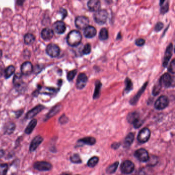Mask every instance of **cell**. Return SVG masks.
Here are the masks:
<instances>
[{"instance_id": "cell-34", "label": "cell", "mask_w": 175, "mask_h": 175, "mask_svg": "<svg viewBox=\"0 0 175 175\" xmlns=\"http://www.w3.org/2000/svg\"><path fill=\"white\" fill-rule=\"evenodd\" d=\"M119 165L118 162H116L115 163L113 164L107 168V172L108 174H113L116 172Z\"/></svg>"}, {"instance_id": "cell-3", "label": "cell", "mask_w": 175, "mask_h": 175, "mask_svg": "<svg viewBox=\"0 0 175 175\" xmlns=\"http://www.w3.org/2000/svg\"><path fill=\"white\" fill-rule=\"evenodd\" d=\"M108 12L105 9L99 10L93 14V19L95 23L102 25L106 22L108 19Z\"/></svg>"}, {"instance_id": "cell-42", "label": "cell", "mask_w": 175, "mask_h": 175, "mask_svg": "<svg viewBox=\"0 0 175 175\" xmlns=\"http://www.w3.org/2000/svg\"><path fill=\"white\" fill-rule=\"evenodd\" d=\"M164 26L163 23L161 22H159L156 24L155 27V30L156 32H160L161 30Z\"/></svg>"}, {"instance_id": "cell-13", "label": "cell", "mask_w": 175, "mask_h": 175, "mask_svg": "<svg viewBox=\"0 0 175 175\" xmlns=\"http://www.w3.org/2000/svg\"><path fill=\"white\" fill-rule=\"evenodd\" d=\"M88 81V78L87 75L84 73H80L78 76L77 82H76V87L79 89H83L86 86L87 82Z\"/></svg>"}, {"instance_id": "cell-35", "label": "cell", "mask_w": 175, "mask_h": 175, "mask_svg": "<svg viewBox=\"0 0 175 175\" xmlns=\"http://www.w3.org/2000/svg\"><path fill=\"white\" fill-rule=\"evenodd\" d=\"M15 128L16 126L14 123H8L5 128V132L7 133V134H12V132H14Z\"/></svg>"}, {"instance_id": "cell-16", "label": "cell", "mask_w": 175, "mask_h": 175, "mask_svg": "<svg viewBox=\"0 0 175 175\" xmlns=\"http://www.w3.org/2000/svg\"><path fill=\"white\" fill-rule=\"evenodd\" d=\"M43 140V139L41 136H37L34 139L32 140V142L30 143V152H33L36 150V148L41 144Z\"/></svg>"}, {"instance_id": "cell-47", "label": "cell", "mask_w": 175, "mask_h": 175, "mask_svg": "<svg viewBox=\"0 0 175 175\" xmlns=\"http://www.w3.org/2000/svg\"><path fill=\"white\" fill-rule=\"evenodd\" d=\"M4 155V152L3 150H0V157H2Z\"/></svg>"}, {"instance_id": "cell-22", "label": "cell", "mask_w": 175, "mask_h": 175, "mask_svg": "<svg viewBox=\"0 0 175 175\" xmlns=\"http://www.w3.org/2000/svg\"><path fill=\"white\" fill-rule=\"evenodd\" d=\"M97 34V30L95 27L92 26H87L84 30V36L86 38H93Z\"/></svg>"}, {"instance_id": "cell-43", "label": "cell", "mask_w": 175, "mask_h": 175, "mask_svg": "<svg viewBox=\"0 0 175 175\" xmlns=\"http://www.w3.org/2000/svg\"><path fill=\"white\" fill-rule=\"evenodd\" d=\"M145 43V40L142 38H139L137 39L135 41V44L138 46H142Z\"/></svg>"}, {"instance_id": "cell-39", "label": "cell", "mask_w": 175, "mask_h": 175, "mask_svg": "<svg viewBox=\"0 0 175 175\" xmlns=\"http://www.w3.org/2000/svg\"><path fill=\"white\" fill-rule=\"evenodd\" d=\"M77 73V71L76 69L73 70V71H70L68 72L67 75V78L69 81H71L75 77V75Z\"/></svg>"}, {"instance_id": "cell-38", "label": "cell", "mask_w": 175, "mask_h": 175, "mask_svg": "<svg viewBox=\"0 0 175 175\" xmlns=\"http://www.w3.org/2000/svg\"><path fill=\"white\" fill-rule=\"evenodd\" d=\"M8 171L7 164H2L0 165V175H6Z\"/></svg>"}, {"instance_id": "cell-36", "label": "cell", "mask_w": 175, "mask_h": 175, "mask_svg": "<svg viewBox=\"0 0 175 175\" xmlns=\"http://www.w3.org/2000/svg\"><path fill=\"white\" fill-rule=\"evenodd\" d=\"M162 86L161 84L160 83V82H157L156 84H155L154 86L152 89V95H157L160 93V91L161 89Z\"/></svg>"}, {"instance_id": "cell-12", "label": "cell", "mask_w": 175, "mask_h": 175, "mask_svg": "<svg viewBox=\"0 0 175 175\" xmlns=\"http://www.w3.org/2000/svg\"><path fill=\"white\" fill-rule=\"evenodd\" d=\"M173 44H170V45L166 48V51L164 56L163 60V66L166 67L168 65V62L171 59V57L173 55Z\"/></svg>"}, {"instance_id": "cell-50", "label": "cell", "mask_w": 175, "mask_h": 175, "mask_svg": "<svg viewBox=\"0 0 175 175\" xmlns=\"http://www.w3.org/2000/svg\"><path fill=\"white\" fill-rule=\"evenodd\" d=\"M68 175V174H65V175Z\"/></svg>"}, {"instance_id": "cell-26", "label": "cell", "mask_w": 175, "mask_h": 175, "mask_svg": "<svg viewBox=\"0 0 175 175\" xmlns=\"http://www.w3.org/2000/svg\"><path fill=\"white\" fill-rule=\"evenodd\" d=\"M95 89L93 93V98L94 99H97L99 97L100 95L101 89L102 87V83L100 81H97L95 82Z\"/></svg>"}, {"instance_id": "cell-10", "label": "cell", "mask_w": 175, "mask_h": 175, "mask_svg": "<svg viewBox=\"0 0 175 175\" xmlns=\"http://www.w3.org/2000/svg\"><path fill=\"white\" fill-rule=\"evenodd\" d=\"M159 82L162 87L168 88L172 86V84L173 83V79L171 75L169 73H165L163 75H162L161 77L159 80Z\"/></svg>"}, {"instance_id": "cell-23", "label": "cell", "mask_w": 175, "mask_h": 175, "mask_svg": "<svg viewBox=\"0 0 175 175\" xmlns=\"http://www.w3.org/2000/svg\"><path fill=\"white\" fill-rule=\"evenodd\" d=\"M78 142L80 143H83L84 144L88 145H93L96 142V140L93 137H88L84 138L83 139H80L78 140Z\"/></svg>"}, {"instance_id": "cell-45", "label": "cell", "mask_w": 175, "mask_h": 175, "mask_svg": "<svg viewBox=\"0 0 175 175\" xmlns=\"http://www.w3.org/2000/svg\"><path fill=\"white\" fill-rule=\"evenodd\" d=\"M120 146V143H118V142H115L114 143L111 145V148H113L114 150H117L119 148Z\"/></svg>"}, {"instance_id": "cell-32", "label": "cell", "mask_w": 175, "mask_h": 175, "mask_svg": "<svg viewBox=\"0 0 175 175\" xmlns=\"http://www.w3.org/2000/svg\"><path fill=\"white\" fill-rule=\"evenodd\" d=\"M60 108H61V106L60 105H58V106L54 107L48 114L46 116V118L48 119H49L50 118H51L53 116H55L56 114H57L59 111Z\"/></svg>"}, {"instance_id": "cell-5", "label": "cell", "mask_w": 175, "mask_h": 175, "mask_svg": "<svg viewBox=\"0 0 175 175\" xmlns=\"http://www.w3.org/2000/svg\"><path fill=\"white\" fill-rule=\"evenodd\" d=\"M169 104V100L166 95H161L155 102L154 106L156 109L162 110L165 109Z\"/></svg>"}, {"instance_id": "cell-20", "label": "cell", "mask_w": 175, "mask_h": 175, "mask_svg": "<svg viewBox=\"0 0 175 175\" xmlns=\"http://www.w3.org/2000/svg\"><path fill=\"white\" fill-rule=\"evenodd\" d=\"M54 36V30L48 28H44L41 32V37L44 40H46V41L49 40L50 39H52Z\"/></svg>"}, {"instance_id": "cell-4", "label": "cell", "mask_w": 175, "mask_h": 175, "mask_svg": "<svg viewBox=\"0 0 175 175\" xmlns=\"http://www.w3.org/2000/svg\"><path fill=\"white\" fill-rule=\"evenodd\" d=\"M89 21L87 17L85 16H79L75 20V25L78 29L83 30L89 26Z\"/></svg>"}, {"instance_id": "cell-41", "label": "cell", "mask_w": 175, "mask_h": 175, "mask_svg": "<svg viewBox=\"0 0 175 175\" xmlns=\"http://www.w3.org/2000/svg\"><path fill=\"white\" fill-rule=\"evenodd\" d=\"M175 59H173L172 60V61L171 62V63L170 64V65L168 67V71L170 72V73L174 74L175 73Z\"/></svg>"}, {"instance_id": "cell-21", "label": "cell", "mask_w": 175, "mask_h": 175, "mask_svg": "<svg viewBox=\"0 0 175 175\" xmlns=\"http://www.w3.org/2000/svg\"><path fill=\"white\" fill-rule=\"evenodd\" d=\"M13 83H14V86L16 87V89H21V87H23L24 83H23V79L22 77V75L20 73H16L14 76V79H13Z\"/></svg>"}, {"instance_id": "cell-24", "label": "cell", "mask_w": 175, "mask_h": 175, "mask_svg": "<svg viewBox=\"0 0 175 175\" xmlns=\"http://www.w3.org/2000/svg\"><path fill=\"white\" fill-rule=\"evenodd\" d=\"M37 124V120L34 119H32L30 123L28 124L27 127L25 129V132L26 134H30L34 130Z\"/></svg>"}, {"instance_id": "cell-6", "label": "cell", "mask_w": 175, "mask_h": 175, "mask_svg": "<svg viewBox=\"0 0 175 175\" xmlns=\"http://www.w3.org/2000/svg\"><path fill=\"white\" fill-rule=\"evenodd\" d=\"M134 164L130 160H126L121 165V171L124 174H131L134 172Z\"/></svg>"}, {"instance_id": "cell-9", "label": "cell", "mask_w": 175, "mask_h": 175, "mask_svg": "<svg viewBox=\"0 0 175 175\" xmlns=\"http://www.w3.org/2000/svg\"><path fill=\"white\" fill-rule=\"evenodd\" d=\"M150 131L148 128H144L139 132L137 139L140 143L147 142L150 138Z\"/></svg>"}, {"instance_id": "cell-8", "label": "cell", "mask_w": 175, "mask_h": 175, "mask_svg": "<svg viewBox=\"0 0 175 175\" xmlns=\"http://www.w3.org/2000/svg\"><path fill=\"white\" fill-rule=\"evenodd\" d=\"M46 51L47 55L52 58L58 57L60 53L59 47L56 44L53 43L50 44L47 46Z\"/></svg>"}, {"instance_id": "cell-11", "label": "cell", "mask_w": 175, "mask_h": 175, "mask_svg": "<svg viewBox=\"0 0 175 175\" xmlns=\"http://www.w3.org/2000/svg\"><path fill=\"white\" fill-rule=\"evenodd\" d=\"M34 167L39 171H49L52 168V165L47 162H36Z\"/></svg>"}, {"instance_id": "cell-14", "label": "cell", "mask_w": 175, "mask_h": 175, "mask_svg": "<svg viewBox=\"0 0 175 175\" xmlns=\"http://www.w3.org/2000/svg\"><path fill=\"white\" fill-rule=\"evenodd\" d=\"M33 70V66L30 62H25L21 66V73L24 75H30L32 73Z\"/></svg>"}, {"instance_id": "cell-37", "label": "cell", "mask_w": 175, "mask_h": 175, "mask_svg": "<svg viewBox=\"0 0 175 175\" xmlns=\"http://www.w3.org/2000/svg\"><path fill=\"white\" fill-rule=\"evenodd\" d=\"M71 161L73 163H81L82 162L79 155L77 154H75L71 156Z\"/></svg>"}, {"instance_id": "cell-28", "label": "cell", "mask_w": 175, "mask_h": 175, "mask_svg": "<svg viewBox=\"0 0 175 175\" xmlns=\"http://www.w3.org/2000/svg\"><path fill=\"white\" fill-rule=\"evenodd\" d=\"M160 12L161 14H164L168 12L169 9V4L168 1H161L160 2Z\"/></svg>"}, {"instance_id": "cell-48", "label": "cell", "mask_w": 175, "mask_h": 175, "mask_svg": "<svg viewBox=\"0 0 175 175\" xmlns=\"http://www.w3.org/2000/svg\"><path fill=\"white\" fill-rule=\"evenodd\" d=\"M121 34L120 33H119L118 34V36H117V40H119V39H121Z\"/></svg>"}, {"instance_id": "cell-31", "label": "cell", "mask_w": 175, "mask_h": 175, "mask_svg": "<svg viewBox=\"0 0 175 175\" xmlns=\"http://www.w3.org/2000/svg\"><path fill=\"white\" fill-rule=\"evenodd\" d=\"M125 91L126 93H128L133 89V83L130 78H127L125 79Z\"/></svg>"}, {"instance_id": "cell-29", "label": "cell", "mask_w": 175, "mask_h": 175, "mask_svg": "<svg viewBox=\"0 0 175 175\" xmlns=\"http://www.w3.org/2000/svg\"><path fill=\"white\" fill-rule=\"evenodd\" d=\"M108 36H109L108 32L106 28H103L102 29L100 30L99 37L101 40L102 41L106 40L108 38Z\"/></svg>"}, {"instance_id": "cell-18", "label": "cell", "mask_w": 175, "mask_h": 175, "mask_svg": "<svg viewBox=\"0 0 175 175\" xmlns=\"http://www.w3.org/2000/svg\"><path fill=\"white\" fill-rule=\"evenodd\" d=\"M148 84V82H145L144 84H143V86L139 90L138 92L137 93L136 95L130 100V104L132 105L136 104L138 102V101L139 100V98L141 97V95L143 93V92L145 91L146 88L147 87Z\"/></svg>"}, {"instance_id": "cell-44", "label": "cell", "mask_w": 175, "mask_h": 175, "mask_svg": "<svg viewBox=\"0 0 175 175\" xmlns=\"http://www.w3.org/2000/svg\"><path fill=\"white\" fill-rule=\"evenodd\" d=\"M59 13L61 14L62 19L65 18L66 16L67 15V12L66 9H64V8H61L60 10Z\"/></svg>"}, {"instance_id": "cell-33", "label": "cell", "mask_w": 175, "mask_h": 175, "mask_svg": "<svg viewBox=\"0 0 175 175\" xmlns=\"http://www.w3.org/2000/svg\"><path fill=\"white\" fill-rule=\"evenodd\" d=\"M98 162H99V158L98 157H92L88 161L87 165L90 167H93L98 164Z\"/></svg>"}, {"instance_id": "cell-19", "label": "cell", "mask_w": 175, "mask_h": 175, "mask_svg": "<svg viewBox=\"0 0 175 175\" xmlns=\"http://www.w3.org/2000/svg\"><path fill=\"white\" fill-rule=\"evenodd\" d=\"M87 5L91 12H96L100 10L101 3L98 0H91L87 2Z\"/></svg>"}, {"instance_id": "cell-25", "label": "cell", "mask_w": 175, "mask_h": 175, "mask_svg": "<svg viewBox=\"0 0 175 175\" xmlns=\"http://www.w3.org/2000/svg\"><path fill=\"white\" fill-rule=\"evenodd\" d=\"M135 135L132 132L129 133L127 136L125 137L124 140V146L126 148L130 147L132 143H133V141L134 140Z\"/></svg>"}, {"instance_id": "cell-17", "label": "cell", "mask_w": 175, "mask_h": 175, "mask_svg": "<svg viewBox=\"0 0 175 175\" xmlns=\"http://www.w3.org/2000/svg\"><path fill=\"white\" fill-rule=\"evenodd\" d=\"M44 108H45V107L44 106L42 105H39L34 108L33 109H32V110L28 111L26 114V118L28 119L32 118L34 117V116H36L37 114H39V113L41 112L42 110H43Z\"/></svg>"}, {"instance_id": "cell-1", "label": "cell", "mask_w": 175, "mask_h": 175, "mask_svg": "<svg viewBox=\"0 0 175 175\" xmlns=\"http://www.w3.org/2000/svg\"><path fill=\"white\" fill-rule=\"evenodd\" d=\"M82 35L80 32L77 30L71 31L67 36V43L71 47L79 45L82 41Z\"/></svg>"}, {"instance_id": "cell-40", "label": "cell", "mask_w": 175, "mask_h": 175, "mask_svg": "<svg viewBox=\"0 0 175 175\" xmlns=\"http://www.w3.org/2000/svg\"><path fill=\"white\" fill-rule=\"evenodd\" d=\"M91 47L90 44H86L84 46L82 50V52L84 55H88L91 52Z\"/></svg>"}, {"instance_id": "cell-7", "label": "cell", "mask_w": 175, "mask_h": 175, "mask_svg": "<svg viewBox=\"0 0 175 175\" xmlns=\"http://www.w3.org/2000/svg\"><path fill=\"white\" fill-rule=\"evenodd\" d=\"M135 156L140 161L146 162L150 159L149 154L147 150L144 148H140L135 152Z\"/></svg>"}, {"instance_id": "cell-2", "label": "cell", "mask_w": 175, "mask_h": 175, "mask_svg": "<svg viewBox=\"0 0 175 175\" xmlns=\"http://www.w3.org/2000/svg\"><path fill=\"white\" fill-rule=\"evenodd\" d=\"M127 120L129 123L132 124L136 128L141 127L143 124V121L140 118L139 114L137 111L130 113L127 116Z\"/></svg>"}, {"instance_id": "cell-46", "label": "cell", "mask_w": 175, "mask_h": 175, "mask_svg": "<svg viewBox=\"0 0 175 175\" xmlns=\"http://www.w3.org/2000/svg\"><path fill=\"white\" fill-rule=\"evenodd\" d=\"M3 72H4V71H3V68L2 67L0 66V77L2 76Z\"/></svg>"}, {"instance_id": "cell-27", "label": "cell", "mask_w": 175, "mask_h": 175, "mask_svg": "<svg viewBox=\"0 0 175 175\" xmlns=\"http://www.w3.org/2000/svg\"><path fill=\"white\" fill-rule=\"evenodd\" d=\"M24 43L27 45H31L32 44L34 43L36 38L34 35L32 34L28 33L26 34L24 36Z\"/></svg>"}, {"instance_id": "cell-15", "label": "cell", "mask_w": 175, "mask_h": 175, "mask_svg": "<svg viewBox=\"0 0 175 175\" xmlns=\"http://www.w3.org/2000/svg\"><path fill=\"white\" fill-rule=\"evenodd\" d=\"M53 28L55 32L58 34H62L66 31V25L61 21H58L55 22L53 25Z\"/></svg>"}, {"instance_id": "cell-49", "label": "cell", "mask_w": 175, "mask_h": 175, "mask_svg": "<svg viewBox=\"0 0 175 175\" xmlns=\"http://www.w3.org/2000/svg\"><path fill=\"white\" fill-rule=\"evenodd\" d=\"M3 52L2 50H0V59L2 57Z\"/></svg>"}, {"instance_id": "cell-30", "label": "cell", "mask_w": 175, "mask_h": 175, "mask_svg": "<svg viewBox=\"0 0 175 175\" xmlns=\"http://www.w3.org/2000/svg\"><path fill=\"white\" fill-rule=\"evenodd\" d=\"M15 68L14 66L10 65V66L7 67L4 71V77L6 79H8L14 73Z\"/></svg>"}]
</instances>
